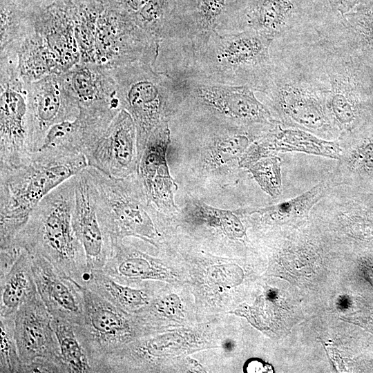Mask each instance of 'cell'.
Listing matches in <instances>:
<instances>
[{"mask_svg":"<svg viewBox=\"0 0 373 373\" xmlns=\"http://www.w3.org/2000/svg\"><path fill=\"white\" fill-rule=\"evenodd\" d=\"M52 325L56 334L60 354L68 373H94L87 352L77 336L75 325L53 318Z\"/></svg>","mask_w":373,"mask_h":373,"instance_id":"cell-26","label":"cell"},{"mask_svg":"<svg viewBox=\"0 0 373 373\" xmlns=\"http://www.w3.org/2000/svg\"><path fill=\"white\" fill-rule=\"evenodd\" d=\"M32 271L38 293L53 318L82 323L84 317V287L62 274L51 262L32 255Z\"/></svg>","mask_w":373,"mask_h":373,"instance_id":"cell-15","label":"cell"},{"mask_svg":"<svg viewBox=\"0 0 373 373\" xmlns=\"http://www.w3.org/2000/svg\"><path fill=\"white\" fill-rule=\"evenodd\" d=\"M26 90L30 146L35 152L42 146L52 126L77 118L79 106L62 74L48 75L26 84Z\"/></svg>","mask_w":373,"mask_h":373,"instance_id":"cell-12","label":"cell"},{"mask_svg":"<svg viewBox=\"0 0 373 373\" xmlns=\"http://www.w3.org/2000/svg\"><path fill=\"white\" fill-rule=\"evenodd\" d=\"M358 160L367 167L373 166V144L366 145L357 153Z\"/></svg>","mask_w":373,"mask_h":373,"instance_id":"cell-33","label":"cell"},{"mask_svg":"<svg viewBox=\"0 0 373 373\" xmlns=\"http://www.w3.org/2000/svg\"><path fill=\"white\" fill-rule=\"evenodd\" d=\"M38 294L32 255L23 248L9 271L0 278V316H15L21 305Z\"/></svg>","mask_w":373,"mask_h":373,"instance_id":"cell-23","label":"cell"},{"mask_svg":"<svg viewBox=\"0 0 373 373\" xmlns=\"http://www.w3.org/2000/svg\"><path fill=\"white\" fill-rule=\"evenodd\" d=\"M274 39L254 30L214 32L205 47L174 77H196L258 91L273 66Z\"/></svg>","mask_w":373,"mask_h":373,"instance_id":"cell-4","label":"cell"},{"mask_svg":"<svg viewBox=\"0 0 373 373\" xmlns=\"http://www.w3.org/2000/svg\"><path fill=\"white\" fill-rule=\"evenodd\" d=\"M42 9L32 0H0V60L17 61L18 50L35 32L36 15Z\"/></svg>","mask_w":373,"mask_h":373,"instance_id":"cell-22","label":"cell"},{"mask_svg":"<svg viewBox=\"0 0 373 373\" xmlns=\"http://www.w3.org/2000/svg\"><path fill=\"white\" fill-rule=\"evenodd\" d=\"M84 308L75 332L84 345L95 372H100L104 359L122 348L136 334L126 312L84 287Z\"/></svg>","mask_w":373,"mask_h":373,"instance_id":"cell-9","label":"cell"},{"mask_svg":"<svg viewBox=\"0 0 373 373\" xmlns=\"http://www.w3.org/2000/svg\"><path fill=\"white\" fill-rule=\"evenodd\" d=\"M170 141L169 122H166L149 136L137 171L150 204L164 211L175 209L174 192L177 185L171 176L166 160Z\"/></svg>","mask_w":373,"mask_h":373,"instance_id":"cell-14","label":"cell"},{"mask_svg":"<svg viewBox=\"0 0 373 373\" xmlns=\"http://www.w3.org/2000/svg\"><path fill=\"white\" fill-rule=\"evenodd\" d=\"M62 75L79 108L109 106L122 109L109 68L79 64Z\"/></svg>","mask_w":373,"mask_h":373,"instance_id":"cell-20","label":"cell"},{"mask_svg":"<svg viewBox=\"0 0 373 373\" xmlns=\"http://www.w3.org/2000/svg\"><path fill=\"white\" fill-rule=\"evenodd\" d=\"M278 151H297L333 159H338L341 155V149L335 142L324 140L300 129L282 128L276 125L249 146L240 158L239 164L248 167Z\"/></svg>","mask_w":373,"mask_h":373,"instance_id":"cell-19","label":"cell"},{"mask_svg":"<svg viewBox=\"0 0 373 373\" xmlns=\"http://www.w3.org/2000/svg\"><path fill=\"white\" fill-rule=\"evenodd\" d=\"M45 2L49 5L50 3H51L54 0H44Z\"/></svg>","mask_w":373,"mask_h":373,"instance_id":"cell-35","label":"cell"},{"mask_svg":"<svg viewBox=\"0 0 373 373\" xmlns=\"http://www.w3.org/2000/svg\"><path fill=\"white\" fill-rule=\"evenodd\" d=\"M32 153L26 84L17 70L1 68L0 169L21 164Z\"/></svg>","mask_w":373,"mask_h":373,"instance_id":"cell-10","label":"cell"},{"mask_svg":"<svg viewBox=\"0 0 373 373\" xmlns=\"http://www.w3.org/2000/svg\"><path fill=\"white\" fill-rule=\"evenodd\" d=\"M88 166L117 178L137 171L140 155L137 130L131 115L122 109L86 156Z\"/></svg>","mask_w":373,"mask_h":373,"instance_id":"cell-13","label":"cell"},{"mask_svg":"<svg viewBox=\"0 0 373 373\" xmlns=\"http://www.w3.org/2000/svg\"><path fill=\"white\" fill-rule=\"evenodd\" d=\"M75 176L46 195L32 211L13 243L51 262L62 274L84 287L86 258L73 222Z\"/></svg>","mask_w":373,"mask_h":373,"instance_id":"cell-3","label":"cell"},{"mask_svg":"<svg viewBox=\"0 0 373 373\" xmlns=\"http://www.w3.org/2000/svg\"><path fill=\"white\" fill-rule=\"evenodd\" d=\"M266 365H264L260 361H251L246 365L245 372H268Z\"/></svg>","mask_w":373,"mask_h":373,"instance_id":"cell-34","label":"cell"},{"mask_svg":"<svg viewBox=\"0 0 373 373\" xmlns=\"http://www.w3.org/2000/svg\"><path fill=\"white\" fill-rule=\"evenodd\" d=\"M73 222L83 246L88 271L102 270L111 253L112 245L100 222L84 170L75 175Z\"/></svg>","mask_w":373,"mask_h":373,"instance_id":"cell-17","label":"cell"},{"mask_svg":"<svg viewBox=\"0 0 373 373\" xmlns=\"http://www.w3.org/2000/svg\"><path fill=\"white\" fill-rule=\"evenodd\" d=\"M84 171L111 245L127 236L153 242L156 236L151 216L154 207L147 199L137 172L117 178L90 166Z\"/></svg>","mask_w":373,"mask_h":373,"instance_id":"cell-6","label":"cell"},{"mask_svg":"<svg viewBox=\"0 0 373 373\" xmlns=\"http://www.w3.org/2000/svg\"><path fill=\"white\" fill-rule=\"evenodd\" d=\"M14 321L23 372L68 373L52 325V316L39 294L19 307Z\"/></svg>","mask_w":373,"mask_h":373,"instance_id":"cell-8","label":"cell"},{"mask_svg":"<svg viewBox=\"0 0 373 373\" xmlns=\"http://www.w3.org/2000/svg\"><path fill=\"white\" fill-rule=\"evenodd\" d=\"M257 92L262 93L283 117L304 129L325 130L330 124L324 92L303 80H285L274 63Z\"/></svg>","mask_w":373,"mask_h":373,"instance_id":"cell-11","label":"cell"},{"mask_svg":"<svg viewBox=\"0 0 373 373\" xmlns=\"http://www.w3.org/2000/svg\"><path fill=\"white\" fill-rule=\"evenodd\" d=\"M330 8L342 17L352 10L361 0H327Z\"/></svg>","mask_w":373,"mask_h":373,"instance_id":"cell-32","label":"cell"},{"mask_svg":"<svg viewBox=\"0 0 373 373\" xmlns=\"http://www.w3.org/2000/svg\"><path fill=\"white\" fill-rule=\"evenodd\" d=\"M35 31L45 41L61 74L80 63L73 0H54L39 10L35 17Z\"/></svg>","mask_w":373,"mask_h":373,"instance_id":"cell-16","label":"cell"},{"mask_svg":"<svg viewBox=\"0 0 373 373\" xmlns=\"http://www.w3.org/2000/svg\"><path fill=\"white\" fill-rule=\"evenodd\" d=\"M338 64H342L339 63ZM336 65H338V64H336ZM334 66H335V65H334ZM330 67H332V66H329L328 67V68H330Z\"/></svg>","mask_w":373,"mask_h":373,"instance_id":"cell-36","label":"cell"},{"mask_svg":"<svg viewBox=\"0 0 373 373\" xmlns=\"http://www.w3.org/2000/svg\"><path fill=\"white\" fill-rule=\"evenodd\" d=\"M84 287L125 312L137 310L149 304L145 291L118 282L102 269L90 271Z\"/></svg>","mask_w":373,"mask_h":373,"instance_id":"cell-25","label":"cell"},{"mask_svg":"<svg viewBox=\"0 0 373 373\" xmlns=\"http://www.w3.org/2000/svg\"><path fill=\"white\" fill-rule=\"evenodd\" d=\"M325 186L322 183L318 184L305 193L289 200L281 202L258 211L269 213L271 217L284 218L298 216L307 213L323 195Z\"/></svg>","mask_w":373,"mask_h":373,"instance_id":"cell-31","label":"cell"},{"mask_svg":"<svg viewBox=\"0 0 373 373\" xmlns=\"http://www.w3.org/2000/svg\"><path fill=\"white\" fill-rule=\"evenodd\" d=\"M281 161L269 155L255 162L247 168L260 188L272 198L281 193Z\"/></svg>","mask_w":373,"mask_h":373,"instance_id":"cell-30","label":"cell"},{"mask_svg":"<svg viewBox=\"0 0 373 373\" xmlns=\"http://www.w3.org/2000/svg\"><path fill=\"white\" fill-rule=\"evenodd\" d=\"M350 66H333L327 71L324 92L327 111L341 128L353 126L358 113L361 82Z\"/></svg>","mask_w":373,"mask_h":373,"instance_id":"cell-21","label":"cell"},{"mask_svg":"<svg viewBox=\"0 0 373 373\" xmlns=\"http://www.w3.org/2000/svg\"><path fill=\"white\" fill-rule=\"evenodd\" d=\"M87 166L82 153L59 146L41 148L21 164L0 169V248L13 243L46 195Z\"/></svg>","mask_w":373,"mask_h":373,"instance_id":"cell-2","label":"cell"},{"mask_svg":"<svg viewBox=\"0 0 373 373\" xmlns=\"http://www.w3.org/2000/svg\"><path fill=\"white\" fill-rule=\"evenodd\" d=\"M75 32L82 64L112 68L155 62L158 41L137 24L119 0H82Z\"/></svg>","mask_w":373,"mask_h":373,"instance_id":"cell-1","label":"cell"},{"mask_svg":"<svg viewBox=\"0 0 373 373\" xmlns=\"http://www.w3.org/2000/svg\"><path fill=\"white\" fill-rule=\"evenodd\" d=\"M17 60L19 76L26 84L48 75L61 74L52 53L35 31L20 46Z\"/></svg>","mask_w":373,"mask_h":373,"instance_id":"cell-24","label":"cell"},{"mask_svg":"<svg viewBox=\"0 0 373 373\" xmlns=\"http://www.w3.org/2000/svg\"><path fill=\"white\" fill-rule=\"evenodd\" d=\"M189 204V212L195 219L220 227L232 238H241L245 236L243 225L231 211L216 209L198 201Z\"/></svg>","mask_w":373,"mask_h":373,"instance_id":"cell-27","label":"cell"},{"mask_svg":"<svg viewBox=\"0 0 373 373\" xmlns=\"http://www.w3.org/2000/svg\"><path fill=\"white\" fill-rule=\"evenodd\" d=\"M298 12L296 0H245L241 9L229 13L219 34L249 30L275 40Z\"/></svg>","mask_w":373,"mask_h":373,"instance_id":"cell-18","label":"cell"},{"mask_svg":"<svg viewBox=\"0 0 373 373\" xmlns=\"http://www.w3.org/2000/svg\"><path fill=\"white\" fill-rule=\"evenodd\" d=\"M110 70L121 108L126 111L135 122L140 159L153 131L169 122L176 111L173 79L142 61Z\"/></svg>","mask_w":373,"mask_h":373,"instance_id":"cell-7","label":"cell"},{"mask_svg":"<svg viewBox=\"0 0 373 373\" xmlns=\"http://www.w3.org/2000/svg\"><path fill=\"white\" fill-rule=\"evenodd\" d=\"M0 372L21 373L20 358L15 336L14 316H0Z\"/></svg>","mask_w":373,"mask_h":373,"instance_id":"cell-29","label":"cell"},{"mask_svg":"<svg viewBox=\"0 0 373 373\" xmlns=\"http://www.w3.org/2000/svg\"><path fill=\"white\" fill-rule=\"evenodd\" d=\"M343 19L361 49L373 55V0H361Z\"/></svg>","mask_w":373,"mask_h":373,"instance_id":"cell-28","label":"cell"},{"mask_svg":"<svg viewBox=\"0 0 373 373\" xmlns=\"http://www.w3.org/2000/svg\"><path fill=\"white\" fill-rule=\"evenodd\" d=\"M177 112L247 128L279 124L247 85L174 77Z\"/></svg>","mask_w":373,"mask_h":373,"instance_id":"cell-5","label":"cell"}]
</instances>
